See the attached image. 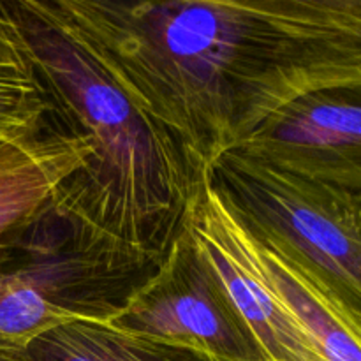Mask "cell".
Returning a JSON list of instances; mask_svg holds the SVG:
<instances>
[{"label":"cell","instance_id":"6da1fadb","mask_svg":"<svg viewBox=\"0 0 361 361\" xmlns=\"http://www.w3.org/2000/svg\"><path fill=\"white\" fill-rule=\"evenodd\" d=\"M208 173L289 104L361 85V0H32Z\"/></svg>","mask_w":361,"mask_h":361},{"label":"cell","instance_id":"9c48e42d","mask_svg":"<svg viewBox=\"0 0 361 361\" xmlns=\"http://www.w3.org/2000/svg\"><path fill=\"white\" fill-rule=\"evenodd\" d=\"M238 229L261 277L305 326L316 360L361 361L360 303L281 242L250 231L240 219Z\"/></svg>","mask_w":361,"mask_h":361},{"label":"cell","instance_id":"7c38bea8","mask_svg":"<svg viewBox=\"0 0 361 361\" xmlns=\"http://www.w3.org/2000/svg\"><path fill=\"white\" fill-rule=\"evenodd\" d=\"M0 361H34L23 345H4L0 348Z\"/></svg>","mask_w":361,"mask_h":361},{"label":"cell","instance_id":"52a82bcc","mask_svg":"<svg viewBox=\"0 0 361 361\" xmlns=\"http://www.w3.org/2000/svg\"><path fill=\"white\" fill-rule=\"evenodd\" d=\"M183 228L270 361H317L305 326L254 267L240 236L238 219L210 178L190 204Z\"/></svg>","mask_w":361,"mask_h":361},{"label":"cell","instance_id":"7a4b0ae2","mask_svg":"<svg viewBox=\"0 0 361 361\" xmlns=\"http://www.w3.org/2000/svg\"><path fill=\"white\" fill-rule=\"evenodd\" d=\"M60 118L94 147L51 214L78 245L161 261L210 175L122 94L99 63L46 20L32 0L9 2Z\"/></svg>","mask_w":361,"mask_h":361},{"label":"cell","instance_id":"ba28073f","mask_svg":"<svg viewBox=\"0 0 361 361\" xmlns=\"http://www.w3.org/2000/svg\"><path fill=\"white\" fill-rule=\"evenodd\" d=\"M90 137L59 113L28 134L0 137V268L20 249L35 222L53 210L60 190L87 168Z\"/></svg>","mask_w":361,"mask_h":361},{"label":"cell","instance_id":"277c9868","mask_svg":"<svg viewBox=\"0 0 361 361\" xmlns=\"http://www.w3.org/2000/svg\"><path fill=\"white\" fill-rule=\"evenodd\" d=\"M210 180L240 221L270 236L361 305V190L303 178L231 152Z\"/></svg>","mask_w":361,"mask_h":361},{"label":"cell","instance_id":"5b68a950","mask_svg":"<svg viewBox=\"0 0 361 361\" xmlns=\"http://www.w3.org/2000/svg\"><path fill=\"white\" fill-rule=\"evenodd\" d=\"M109 323L215 361H270L185 228Z\"/></svg>","mask_w":361,"mask_h":361},{"label":"cell","instance_id":"30bf717a","mask_svg":"<svg viewBox=\"0 0 361 361\" xmlns=\"http://www.w3.org/2000/svg\"><path fill=\"white\" fill-rule=\"evenodd\" d=\"M34 361H215L194 349L166 344L101 321H78L27 345Z\"/></svg>","mask_w":361,"mask_h":361},{"label":"cell","instance_id":"3957f363","mask_svg":"<svg viewBox=\"0 0 361 361\" xmlns=\"http://www.w3.org/2000/svg\"><path fill=\"white\" fill-rule=\"evenodd\" d=\"M157 264L85 249L49 212L0 268V348L78 321L109 323Z\"/></svg>","mask_w":361,"mask_h":361},{"label":"cell","instance_id":"8992f818","mask_svg":"<svg viewBox=\"0 0 361 361\" xmlns=\"http://www.w3.org/2000/svg\"><path fill=\"white\" fill-rule=\"evenodd\" d=\"M236 152L303 178L361 190V85L298 99Z\"/></svg>","mask_w":361,"mask_h":361},{"label":"cell","instance_id":"8fae6325","mask_svg":"<svg viewBox=\"0 0 361 361\" xmlns=\"http://www.w3.org/2000/svg\"><path fill=\"white\" fill-rule=\"evenodd\" d=\"M53 111L27 35L9 2L0 0V137L32 133Z\"/></svg>","mask_w":361,"mask_h":361}]
</instances>
